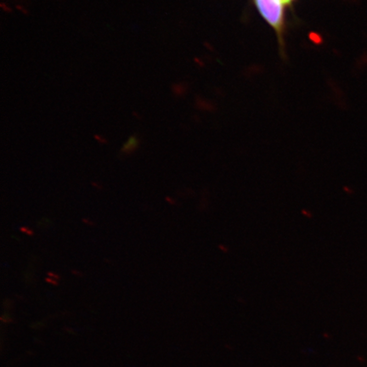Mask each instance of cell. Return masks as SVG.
Returning <instances> with one entry per match:
<instances>
[{
    "instance_id": "obj_4",
    "label": "cell",
    "mask_w": 367,
    "mask_h": 367,
    "mask_svg": "<svg viewBox=\"0 0 367 367\" xmlns=\"http://www.w3.org/2000/svg\"><path fill=\"white\" fill-rule=\"evenodd\" d=\"M16 9H17L18 10H20V11H22L24 15H28V13H29L28 10H27L26 8H24L23 6H22V5H17V6H16Z\"/></svg>"
},
{
    "instance_id": "obj_3",
    "label": "cell",
    "mask_w": 367,
    "mask_h": 367,
    "mask_svg": "<svg viewBox=\"0 0 367 367\" xmlns=\"http://www.w3.org/2000/svg\"><path fill=\"white\" fill-rule=\"evenodd\" d=\"M0 6H1V9H3L5 12H6V13H10V12L12 11V9L9 7V5H6V4H5V3H1Z\"/></svg>"
},
{
    "instance_id": "obj_6",
    "label": "cell",
    "mask_w": 367,
    "mask_h": 367,
    "mask_svg": "<svg viewBox=\"0 0 367 367\" xmlns=\"http://www.w3.org/2000/svg\"><path fill=\"white\" fill-rule=\"evenodd\" d=\"M21 229H22L23 232H25V233L28 234V235H32V234H33V232H32V231L31 229H26V228H24V227H22V228Z\"/></svg>"
},
{
    "instance_id": "obj_1",
    "label": "cell",
    "mask_w": 367,
    "mask_h": 367,
    "mask_svg": "<svg viewBox=\"0 0 367 367\" xmlns=\"http://www.w3.org/2000/svg\"><path fill=\"white\" fill-rule=\"evenodd\" d=\"M260 15L275 31L277 38L284 39L285 9L292 8L297 0H252Z\"/></svg>"
},
{
    "instance_id": "obj_5",
    "label": "cell",
    "mask_w": 367,
    "mask_h": 367,
    "mask_svg": "<svg viewBox=\"0 0 367 367\" xmlns=\"http://www.w3.org/2000/svg\"><path fill=\"white\" fill-rule=\"evenodd\" d=\"M95 138H96L98 141H99V142H102L103 144H105V143L107 142V141H106V139H105L102 136H99V135H95Z\"/></svg>"
},
{
    "instance_id": "obj_2",
    "label": "cell",
    "mask_w": 367,
    "mask_h": 367,
    "mask_svg": "<svg viewBox=\"0 0 367 367\" xmlns=\"http://www.w3.org/2000/svg\"><path fill=\"white\" fill-rule=\"evenodd\" d=\"M139 144H140V140L137 136V134L131 135L129 138H128V140L124 143L123 146L122 148V153L124 155H130V154L134 153V151H137V149L139 146Z\"/></svg>"
}]
</instances>
